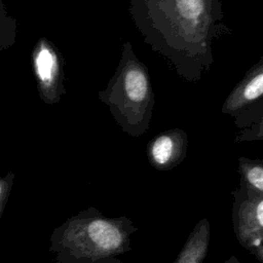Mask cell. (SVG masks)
<instances>
[{
  "instance_id": "6da1fadb",
  "label": "cell",
  "mask_w": 263,
  "mask_h": 263,
  "mask_svg": "<svg viewBox=\"0 0 263 263\" xmlns=\"http://www.w3.org/2000/svg\"><path fill=\"white\" fill-rule=\"evenodd\" d=\"M129 13L144 42L188 82L211 70L213 41L232 32L220 0H130Z\"/></svg>"
},
{
  "instance_id": "7a4b0ae2",
  "label": "cell",
  "mask_w": 263,
  "mask_h": 263,
  "mask_svg": "<svg viewBox=\"0 0 263 263\" xmlns=\"http://www.w3.org/2000/svg\"><path fill=\"white\" fill-rule=\"evenodd\" d=\"M138 230L126 216L107 217L88 206L69 217L49 236L52 263H121Z\"/></svg>"
},
{
  "instance_id": "3957f363",
  "label": "cell",
  "mask_w": 263,
  "mask_h": 263,
  "mask_svg": "<svg viewBox=\"0 0 263 263\" xmlns=\"http://www.w3.org/2000/svg\"><path fill=\"white\" fill-rule=\"evenodd\" d=\"M106 99L125 133L139 138L148 130L155 104L154 91L148 68L136 55L129 42L123 44Z\"/></svg>"
},
{
  "instance_id": "277c9868",
  "label": "cell",
  "mask_w": 263,
  "mask_h": 263,
  "mask_svg": "<svg viewBox=\"0 0 263 263\" xmlns=\"http://www.w3.org/2000/svg\"><path fill=\"white\" fill-rule=\"evenodd\" d=\"M232 196L233 232L239 245L252 254L263 242V193L239 181Z\"/></svg>"
},
{
  "instance_id": "5b68a950",
  "label": "cell",
  "mask_w": 263,
  "mask_h": 263,
  "mask_svg": "<svg viewBox=\"0 0 263 263\" xmlns=\"http://www.w3.org/2000/svg\"><path fill=\"white\" fill-rule=\"evenodd\" d=\"M238 129L246 128L263 113V55L234 85L221 108Z\"/></svg>"
},
{
  "instance_id": "8992f818",
  "label": "cell",
  "mask_w": 263,
  "mask_h": 263,
  "mask_svg": "<svg viewBox=\"0 0 263 263\" xmlns=\"http://www.w3.org/2000/svg\"><path fill=\"white\" fill-rule=\"evenodd\" d=\"M188 136L179 127L166 129L147 143L146 154L149 163L160 172L171 171L186 158Z\"/></svg>"
},
{
  "instance_id": "52a82bcc",
  "label": "cell",
  "mask_w": 263,
  "mask_h": 263,
  "mask_svg": "<svg viewBox=\"0 0 263 263\" xmlns=\"http://www.w3.org/2000/svg\"><path fill=\"white\" fill-rule=\"evenodd\" d=\"M211 239V225L206 218L199 220L189 233L174 263H203Z\"/></svg>"
},
{
  "instance_id": "ba28073f",
  "label": "cell",
  "mask_w": 263,
  "mask_h": 263,
  "mask_svg": "<svg viewBox=\"0 0 263 263\" xmlns=\"http://www.w3.org/2000/svg\"><path fill=\"white\" fill-rule=\"evenodd\" d=\"M237 173L240 176L239 181L263 193V159L240 156Z\"/></svg>"
},
{
  "instance_id": "9c48e42d",
  "label": "cell",
  "mask_w": 263,
  "mask_h": 263,
  "mask_svg": "<svg viewBox=\"0 0 263 263\" xmlns=\"http://www.w3.org/2000/svg\"><path fill=\"white\" fill-rule=\"evenodd\" d=\"M253 141H263V113L251 125L239 129L233 140L234 144Z\"/></svg>"
},
{
  "instance_id": "30bf717a",
  "label": "cell",
  "mask_w": 263,
  "mask_h": 263,
  "mask_svg": "<svg viewBox=\"0 0 263 263\" xmlns=\"http://www.w3.org/2000/svg\"><path fill=\"white\" fill-rule=\"evenodd\" d=\"M36 65L40 78L43 81H48L52 73L53 59L51 53L47 49L43 48L42 50H40L36 60Z\"/></svg>"
},
{
  "instance_id": "8fae6325",
  "label": "cell",
  "mask_w": 263,
  "mask_h": 263,
  "mask_svg": "<svg viewBox=\"0 0 263 263\" xmlns=\"http://www.w3.org/2000/svg\"><path fill=\"white\" fill-rule=\"evenodd\" d=\"M13 183V175L8 174L5 178L0 177V220L2 218L3 212L6 208V204L8 202L11 187Z\"/></svg>"
},
{
  "instance_id": "7c38bea8",
  "label": "cell",
  "mask_w": 263,
  "mask_h": 263,
  "mask_svg": "<svg viewBox=\"0 0 263 263\" xmlns=\"http://www.w3.org/2000/svg\"><path fill=\"white\" fill-rule=\"evenodd\" d=\"M252 255H254L260 263H263V242L252 253Z\"/></svg>"
},
{
  "instance_id": "4fadbf2b",
  "label": "cell",
  "mask_w": 263,
  "mask_h": 263,
  "mask_svg": "<svg viewBox=\"0 0 263 263\" xmlns=\"http://www.w3.org/2000/svg\"><path fill=\"white\" fill-rule=\"evenodd\" d=\"M223 263H239L238 259L233 255V256H230L227 260H225Z\"/></svg>"
},
{
  "instance_id": "5bb4252c",
  "label": "cell",
  "mask_w": 263,
  "mask_h": 263,
  "mask_svg": "<svg viewBox=\"0 0 263 263\" xmlns=\"http://www.w3.org/2000/svg\"><path fill=\"white\" fill-rule=\"evenodd\" d=\"M262 2H263V0H262Z\"/></svg>"
},
{
  "instance_id": "9a60e30c",
  "label": "cell",
  "mask_w": 263,
  "mask_h": 263,
  "mask_svg": "<svg viewBox=\"0 0 263 263\" xmlns=\"http://www.w3.org/2000/svg\"><path fill=\"white\" fill-rule=\"evenodd\" d=\"M220 1H221V0H220Z\"/></svg>"
}]
</instances>
